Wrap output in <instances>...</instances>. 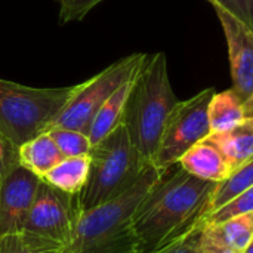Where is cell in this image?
Masks as SVG:
<instances>
[{"instance_id": "10", "label": "cell", "mask_w": 253, "mask_h": 253, "mask_svg": "<svg viewBox=\"0 0 253 253\" xmlns=\"http://www.w3.org/2000/svg\"><path fill=\"white\" fill-rule=\"evenodd\" d=\"M40 181L19 163L4 176L0 184V236L24 230Z\"/></svg>"}, {"instance_id": "7", "label": "cell", "mask_w": 253, "mask_h": 253, "mask_svg": "<svg viewBox=\"0 0 253 253\" xmlns=\"http://www.w3.org/2000/svg\"><path fill=\"white\" fill-rule=\"evenodd\" d=\"M215 92L213 87L205 89L187 101H178L173 107L153 162L160 172L166 173L190 148L211 135L208 110Z\"/></svg>"}, {"instance_id": "2", "label": "cell", "mask_w": 253, "mask_h": 253, "mask_svg": "<svg viewBox=\"0 0 253 253\" xmlns=\"http://www.w3.org/2000/svg\"><path fill=\"white\" fill-rule=\"evenodd\" d=\"M176 104L166 55H147L132 80L122 122L144 166L153 165L166 120Z\"/></svg>"}, {"instance_id": "25", "label": "cell", "mask_w": 253, "mask_h": 253, "mask_svg": "<svg viewBox=\"0 0 253 253\" xmlns=\"http://www.w3.org/2000/svg\"><path fill=\"white\" fill-rule=\"evenodd\" d=\"M212 6H219L245 22L253 31V0H208Z\"/></svg>"}, {"instance_id": "22", "label": "cell", "mask_w": 253, "mask_h": 253, "mask_svg": "<svg viewBox=\"0 0 253 253\" xmlns=\"http://www.w3.org/2000/svg\"><path fill=\"white\" fill-rule=\"evenodd\" d=\"M248 212H253V187L248 188L237 197H234L231 202H228L222 208L213 212H209L205 218L209 224H221Z\"/></svg>"}, {"instance_id": "18", "label": "cell", "mask_w": 253, "mask_h": 253, "mask_svg": "<svg viewBox=\"0 0 253 253\" xmlns=\"http://www.w3.org/2000/svg\"><path fill=\"white\" fill-rule=\"evenodd\" d=\"M251 187H253V159L239 169L233 170L224 181L216 184V188L213 190L209 202V212L222 208Z\"/></svg>"}, {"instance_id": "12", "label": "cell", "mask_w": 253, "mask_h": 253, "mask_svg": "<svg viewBox=\"0 0 253 253\" xmlns=\"http://www.w3.org/2000/svg\"><path fill=\"white\" fill-rule=\"evenodd\" d=\"M206 139H209L222 153L231 172L253 159L252 120H245L227 132L211 133Z\"/></svg>"}, {"instance_id": "24", "label": "cell", "mask_w": 253, "mask_h": 253, "mask_svg": "<svg viewBox=\"0 0 253 253\" xmlns=\"http://www.w3.org/2000/svg\"><path fill=\"white\" fill-rule=\"evenodd\" d=\"M102 0H58L59 3V21L67 24L70 21H79L87 15Z\"/></svg>"}, {"instance_id": "27", "label": "cell", "mask_w": 253, "mask_h": 253, "mask_svg": "<svg viewBox=\"0 0 253 253\" xmlns=\"http://www.w3.org/2000/svg\"><path fill=\"white\" fill-rule=\"evenodd\" d=\"M19 163L18 160V147L9 142L0 133V184L4 176Z\"/></svg>"}, {"instance_id": "14", "label": "cell", "mask_w": 253, "mask_h": 253, "mask_svg": "<svg viewBox=\"0 0 253 253\" xmlns=\"http://www.w3.org/2000/svg\"><path fill=\"white\" fill-rule=\"evenodd\" d=\"M208 116L211 133L231 130L246 120L243 111V101L234 92L233 87L213 93L209 104Z\"/></svg>"}, {"instance_id": "3", "label": "cell", "mask_w": 253, "mask_h": 253, "mask_svg": "<svg viewBox=\"0 0 253 253\" xmlns=\"http://www.w3.org/2000/svg\"><path fill=\"white\" fill-rule=\"evenodd\" d=\"M89 157V176L79 194L82 211H89L123 194L135 184L145 168L123 123L102 141L92 145Z\"/></svg>"}, {"instance_id": "28", "label": "cell", "mask_w": 253, "mask_h": 253, "mask_svg": "<svg viewBox=\"0 0 253 253\" xmlns=\"http://www.w3.org/2000/svg\"><path fill=\"white\" fill-rule=\"evenodd\" d=\"M243 111H245V119L253 122V95L243 101Z\"/></svg>"}, {"instance_id": "9", "label": "cell", "mask_w": 253, "mask_h": 253, "mask_svg": "<svg viewBox=\"0 0 253 253\" xmlns=\"http://www.w3.org/2000/svg\"><path fill=\"white\" fill-rule=\"evenodd\" d=\"M213 9L228 44L233 89L245 101L253 95V31L225 9L219 6Z\"/></svg>"}, {"instance_id": "5", "label": "cell", "mask_w": 253, "mask_h": 253, "mask_svg": "<svg viewBox=\"0 0 253 253\" xmlns=\"http://www.w3.org/2000/svg\"><path fill=\"white\" fill-rule=\"evenodd\" d=\"M163 175L165 173L154 165H148L144 168L135 184L123 194L89 211H82L73 237L61 253L79 252L126 228L139 203Z\"/></svg>"}, {"instance_id": "26", "label": "cell", "mask_w": 253, "mask_h": 253, "mask_svg": "<svg viewBox=\"0 0 253 253\" xmlns=\"http://www.w3.org/2000/svg\"><path fill=\"white\" fill-rule=\"evenodd\" d=\"M200 252L202 253H242L227 246L216 233L213 224H209L205 218V225L200 239Z\"/></svg>"}, {"instance_id": "29", "label": "cell", "mask_w": 253, "mask_h": 253, "mask_svg": "<svg viewBox=\"0 0 253 253\" xmlns=\"http://www.w3.org/2000/svg\"><path fill=\"white\" fill-rule=\"evenodd\" d=\"M243 253H253V239L251 240V243L248 245V248L243 251Z\"/></svg>"}, {"instance_id": "11", "label": "cell", "mask_w": 253, "mask_h": 253, "mask_svg": "<svg viewBox=\"0 0 253 253\" xmlns=\"http://www.w3.org/2000/svg\"><path fill=\"white\" fill-rule=\"evenodd\" d=\"M178 165L188 173L212 182H221L231 173L225 157L209 139L190 148L179 159Z\"/></svg>"}, {"instance_id": "6", "label": "cell", "mask_w": 253, "mask_h": 253, "mask_svg": "<svg viewBox=\"0 0 253 253\" xmlns=\"http://www.w3.org/2000/svg\"><path fill=\"white\" fill-rule=\"evenodd\" d=\"M145 59L147 53L129 55L116 61L92 79L76 84L73 95L58 116L52 120L47 130L53 127H62L79 130L87 135L90 123L98 110L120 86L130 82L138 74Z\"/></svg>"}, {"instance_id": "8", "label": "cell", "mask_w": 253, "mask_h": 253, "mask_svg": "<svg viewBox=\"0 0 253 253\" xmlns=\"http://www.w3.org/2000/svg\"><path fill=\"white\" fill-rule=\"evenodd\" d=\"M80 212L79 194L61 191L42 179L24 230L55 240L65 248L73 237Z\"/></svg>"}, {"instance_id": "20", "label": "cell", "mask_w": 253, "mask_h": 253, "mask_svg": "<svg viewBox=\"0 0 253 253\" xmlns=\"http://www.w3.org/2000/svg\"><path fill=\"white\" fill-rule=\"evenodd\" d=\"M76 253H142V249L132 230V225L129 224L122 231Z\"/></svg>"}, {"instance_id": "17", "label": "cell", "mask_w": 253, "mask_h": 253, "mask_svg": "<svg viewBox=\"0 0 253 253\" xmlns=\"http://www.w3.org/2000/svg\"><path fill=\"white\" fill-rule=\"evenodd\" d=\"M62 249L61 243L28 230L0 236V253H61Z\"/></svg>"}, {"instance_id": "21", "label": "cell", "mask_w": 253, "mask_h": 253, "mask_svg": "<svg viewBox=\"0 0 253 253\" xmlns=\"http://www.w3.org/2000/svg\"><path fill=\"white\" fill-rule=\"evenodd\" d=\"M47 133L59 148L64 157H82L89 156L92 150L90 139L86 133L71 129H62V127H53L49 129Z\"/></svg>"}, {"instance_id": "15", "label": "cell", "mask_w": 253, "mask_h": 253, "mask_svg": "<svg viewBox=\"0 0 253 253\" xmlns=\"http://www.w3.org/2000/svg\"><path fill=\"white\" fill-rule=\"evenodd\" d=\"M132 80L125 83L123 86H120L95 114V117L90 123L89 132H87V136H89L92 145L98 144L105 136H108L123 122L125 104H126V99H127V95H129V90L132 86Z\"/></svg>"}, {"instance_id": "1", "label": "cell", "mask_w": 253, "mask_h": 253, "mask_svg": "<svg viewBox=\"0 0 253 253\" xmlns=\"http://www.w3.org/2000/svg\"><path fill=\"white\" fill-rule=\"evenodd\" d=\"M176 166L154 184L132 216L130 225L142 253L169 245L209 212L218 182L200 179Z\"/></svg>"}, {"instance_id": "4", "label": "cell", "mask_w": 253, "mask_h": 253, "mask_svg": "<svg viewBox=\"0 0 253 253\" xmlns=\"http://www.w3.org/2000/svg\"><path fill=\"white\" fill-rule=\"evenodd\" d=\"M76 86L30 87L0 79V133L15 147L47 130Z\"/></svg>"}, {"instance_id": "13", "label": "cell", "mask_w": 253, "mask_h": 253, "mask_svg": "<svg viewBox=\"0 0 253 253\" xmlns=\"http://www.w3.org/2000/svg\"><path fill=\"white\" fill-rule=\"evenodd\" d=\"M62 159L65 157L47 132H43L18 147L19 165L36 173L39 178H43Z\"/></svg>"}, {"instance_id": "16", "label": "cell", "mask_w": 253, "mask_h": 253, "mask_svg": "<svg viewBox=\"0 0 253 253\" xmlns=\"http://www.w3.org/2000/svg\"><path fill=\"white\" fill-rule=\"evenodd\" d=\"M89 156L65 157L53 169H50L42 179L61 191L70 194H80L89 176Z\"/></svg>"}, {"instance_id": "23", "label": "cell", "mask_w": 253, "mask_h": 253, "mask_svg": "<svg viewBox=\"0 0 253 253\" xmlns=\"http://www.w3.org/2000/svg\"><path fill=\"white\" fill-rule=\"evenodd\" d=\"M203 225H205V216L199 219L184 234L176 237L173 242L151 253H202L200 252V239H202Z\"/></svg>"}, {"instance_id": "19", "label": "cell", "mask_w": 253, "mask_h": 253, "mask_svg": "<svg viewBox=\"0 0 253 253\" xmlns=\"http://www.w3.org/2000/svg\"><path fill=\"white\" fill-rule=\"evenodd\" d=\"M213 225L221 240L237 252L243 253L253 239V212L234 216L225 222Z\"/></svg>"}]
</instances>
